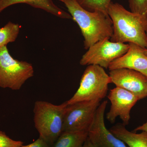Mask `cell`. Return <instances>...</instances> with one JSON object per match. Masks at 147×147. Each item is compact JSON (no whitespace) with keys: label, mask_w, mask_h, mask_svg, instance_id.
<instances>
[{"label":"cell","mask_w":147,"mask_h":147,"mask_svg":"<svg viewBox=\"0 0 147 147\" xmlns=\"http://www.w3.org/2000/svg\"><path fill=\"white\" fill-rule=\"evenodd\" d=\"M108 13L113 24L114 42L134 43L147 48V16L127 10L118 3H110Z\"/></svg>","instance_id":"obj_1"},{"label":"cell","mask_w":147,"mask_h":147,"mask_svg":"<svg viewBox=\"0 0 147 147\" xmlns=\"http://www.w3.org/2000/svg\"><path fill=\"white\" fill-rule=\"evenodd\" d=\"M63 3L72 20L78 24L84 37V48L88 50L99 40L113 34V21L108 14L84 9L76 0H58Z\"/></svg>","instance_id":"obj_2"},{"label":"cell","mask_w":147,"mask_h":147,"mask_svg":"<svg viewBox=\"0 0 147 147\" xmlns=\"http://www.w3.org/2000/svg\"><path fill=\"white\" fill-rule=\"evenodd\" d=\"M68 104L67 101L57 105L38 100L34 108L35 127L39 137L52 146L63 130L64 119Z\"/></svg>","instance_id":"obj_3"},{"label":"cell","mask_w":147,"mask_h":147,"mask_svg":"<svg viewBox=\"0 0 147 147\" xmlns=\"http://www.w3.org/2000/svg\"><path fill=\"white\" fill-rule=\"evenodd\" d=\"M110 83L112 82L110 76L103 67L94 65H88L82 75L79 88L67 101V104L96 99L101 100L107 95Z\"/></svg>","instance_id":"obj_4"},{"label":"cell","mask_w":147,"mask_h":147,"mask_svg":"<svg viewBox=\"0 0 147 147\" xmlns=\"http://www.w3.org/2000/svg\"><path fill=\"white\" fill-rule=\"evenodd\" d=\"M34 74L32 64L11 57L7 46L0 48V87L18 90Z\"/></svg>","instance_id":"obj_5"},{"label":"cell","mask_w":147,"mask_h":147,"mask_svg":"<svg viewBox=\"0 0 147 147\" xmlns=\"http://www.w3.org/2000/svg\"><path fill=\"white\" fill-rule=\"evenodd\" d=\"M108 38L99 40L88 49L80 61L81 65H91L108 68L110 64L128 51L129 44L114 42Z\"/></svg>","instance_id":"obj_6"},{"label":"cell","mask_w":147,"mask_h":147,"mask_svg":"<svg viewBox=\"0 0 147 147\" xmlns=\"http://www.w3.org/2000/svg\"><path fill=\"white\" fill-rule=\"evenodd\" d=\"M101 100L80 101L68 105L64 119L63 131L88 130Z\"/></svg>","instance_id":"obj_7"},{"label":"cell","mask_w":147,"mask_h":147,"mask_svg":"<svg viewBox=\"0 0 147 147\" xmlns=\"http://www.w3.org/2000/svg\"><path fill=\"white\" fill-rule=\"evenodd\" d=\"M108 102L104 100L96 110L88 130V138L96 147H128L105 126L104 116Z\"/></svg>","instance_id":"obj_8"},{"label":"cell","mask_w":147,"mask_h":147,"mask_svg":"<svg viewBox=\"0 0 147 147\" xmlns=\"http://www.w3.org/2000/svg\"><path fill=\"white\" fill-rule=\"evenodd\" d=\"M108 98L111 102V107L106 114L107 119L113 123L119 117L124 125H128L130 111L139 100L138 98L131 92L117 87L110 90Z\"/></svg>","instance_id":"obj_9"},{"label":"cell","mask_w":147,"mask_h":147,"mask_svg":"<svg viewBox=\"0 0 147 147\" xmlns=\"http://www.w3.org/2000/svg\"><path fill=\"white\" fill-rule=\"evenodd\" d=\"M111 82L116 87L131 92L139 100L147 96V77L139 71L126 68L110 70Z\"/></svg>","instance_id":"obj_10"},{"label":"cell","mask_w":147,"mask_h":147,"mask_svg":"<svg viewBox=\"0 0 147 147\" xmlns=\"http://www.w3.org/2000/svg\"><path fill=\"white\" fill-rule=\"evenodd\" d=\"M129 48L126 53L113 61L109 65L110 71L126 68L139 71L147 77V57L143 47L134 43H128Z\"/></svg>","instance_id":"obj_11"},{"label":"cell","mask_w":147,"mask_h":147,"mask_svg":"<svg viewBox=\"0 0 147 147\" xmlns=\"http://www.w3.org/2000/svg\"><path fill=\"white\" fill-rule=\"evenodd\" d=\"M20 3L27 4L34 8L40 9L59 18L72 19L69 13L58 7L53 0H0V13L10 6Z\"/></svg>","instance_id":"obj_12"},{"label":"cell","mask_w":147,"mask_h":147,"mask_svg":"<svg viewBox=\"0 0 147 147\" xmlns=\"http://www.w3.org/2000/svg\"><path fill=\"white\" fill-rule=\"evenodd\" d=\"M122 123L116 124L109 130L128 147H147V132L140 133L129 131Z\"/></svg>","instance_id":"obj_13"},{"label":"cell","mask_w":147,"mask_h":147,"mask_svg":"<svg viewBox=\"0 0 147 147\" xmlns=\"http://www.w3.org/2000/svg\"><path fill=\"white\" fill-rule=\"evenodd\" d=\"M88 137V130L63 131L52 147H83Z\"/></svg>","instance_id":"obj_14"},{"label":"cell","mask_w":147,"mask_h":147,"mask_svg":"<svg viewBox=\"0 0 147 147\" xmlns=\"http://www.w3.org/2000/svg\"><path fill=\"white\" fill-rule=\"evenodd\" d=\"M21 26L18 24L9 22L0 28V48L7 46L9 42L16 40L20 32Z\"/></svg>","instance_id":"obj_15"},{"label":"cell","mask_w":147,"mask_h":147,"mask_svg":"<svg viewBox=\"0 0 147 147\" xmlns=\"http://www.w3.org/2000/svg\"><path fill=\"white\" fill-rule=\"evenodd\" d=\"M86 10L94 12L99 11L108 14V7L112 0H76Z\"/></svg>","instance_id":"obj_16"},{"label":"cell","mask_w":147,"mask_h":147,"mask_svg":"<svg viewBox=\"0 0 147 147\" xmlns=\"http://www.w3.org/2000/svg\"><path fill=\"white\" fill-rule=\"evenodd\" d=\"M131 11L147 16V0H128Z\"/></svg>","instance_id":"obj_17"},{"label":"cell","mask_w":147,"mask_h":147,"mask_svg":"<svg viewBox=\"0 0 147 147\" xmlns=\"http://www.w3.org/2000/svg\"><path fill=\"white\" fill-rule=\"evenodd\" d=\"M24 142L11 139L5 132L0 130V147H21Z\"/></svg>","instance_id":"obj_18"},{"label":"cell","mask_w":147,"mask_h":147,"mask_svg":"<svg viewBox=\"0 0 147 147\" xmlns=\"http://www.w3.org/2000/svg\"><path fill=\"white\" fill-rule=\"evenodd\" d=\"M21 147H52L42 138L39 137L37 140L32 144L26 146L23 145Z\"/></svg>","instance_id":"obj_19"},{"label":"cell","mask_w":147,"mask_h":147,"mask_svg":"<svg viewBox=\"0 0 147 147\" xmlns=\"http://www.w3.org/2000/svg\"><path fill=\"white\" fill-rule=\"evenodd\" d=\"M137 131H146L147 132V122L142 125L138 127L134 130V132H136Z\"/></svg>","instance_id":"obj_20"},{"label":"cell","mask_w":147,"mask_h":147,"mask_svg":"<svg viewBox=\"0 0 147 147\" xmlns=\"http://www.w3.org/2000/svg\"><path fill=\"white\" fill-rule=\"evenodd\" d=\"M83 147H96L90 141L88 138H87L86 142L84 143V146Z\"/></svg>","instance_id":"obj_21"},{"label":"cell","mask_w":147,"mask_h":147,"mask_svg":"<svg viewBox=\"0 0 147 147\" xmlns=\"http://www.w3.org/2000/svg\"><path fill=\"white\" fill-rule=\"evenodd\" d=\"M144 53L145 55L147 57V48H144Z\"/></svg>","instance_id":"obj_22"},{"label":"cell","mask_w":147,"mask_h":147,"mask_svg":"<svg viewBox=\"0 0 147 147\" xmlns=\"http://www.w3.org/2000/svg\"></svg>","instance_id":"obj_23"}]
</instances>
